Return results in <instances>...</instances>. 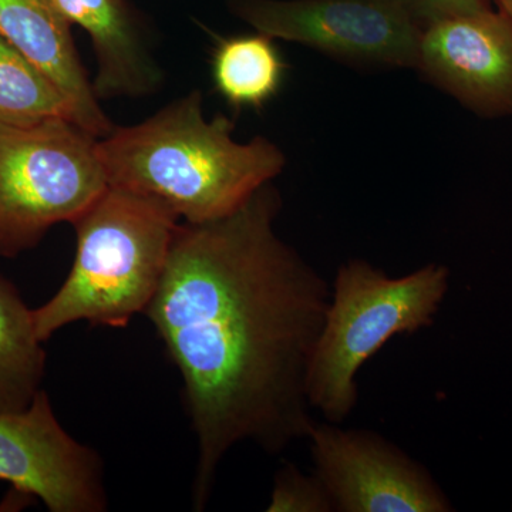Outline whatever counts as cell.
Here are the masks:
<instances>
[{
    "label": "cell",
    "mask_w": 512,
    "mask_h": 512,
    "mask_svg": "<svg viewBox=\"0 0 512 512\" xmlns=\"http://www.w3.org/2000/svg\"><path fill=\"white\" fill-rule=\"evenodd\" d=\"M281 208L269 183L225 217L181 222L144 312L183 379L197 511L237 444L281 454L315 423L306 376L332 291L279 237Z\"/></svg>",
    "instance_id": "obj_1"
},
{
    "label": "cell",
    "mask_w": 512,
    "mask_h": 512,
    "mask_svg": "<svg viewBox=\"0 0 512 512\" xmlns=\"http://www.w3.org/2000/svg\"><path fill=\"white\" fill-rule=\"evenodd\" d=\"M0 481L50 512L107 508L99 454L63 429L45 390L23 412L0 413Z\"/></svg>",
    "instance_id": "obj_8"
},
{
    "label": "cell",
    "mask_w": 512,
    "mask_h": 512,
    "mask_svg": "<svg viewBox=\"0 0 512 512\" xmlns=\"http://www.w3.org/2000/svg\"><path fill=\"white\" fill-rule=\"evenodd\" d=\"M32 311L15 285L0 276V413L23 412L42 390L46 352Z\"/></svg>",
    "instance_id": "obj_12"
},
{
    "label": "cell",
    "mask_w": 512,
    "mask_h": 512,
    "mask_svg": "<svg viewBox=\"0 0 512 512\" xmlns=\"http://www.w3.org/2000/svg\"><path fill=\"white\" fill-rule=\"evenodd\" d=\"M414 70L478 117H512V20L491 8L434 20Z\"/></svg>",
    "instance_id": "obj_9"
},
{
    "label": "cell",
    "mask_w": 512,
    "mask_h": 512,
    "mask_svg": "<svg viewBox=\"0 0 512 512\" xmlns=\"http://www.w3.org/2000/svg\"><path fill=\"white\" fill-rule=\"evenodd\" d=\"M313 474L336 512H450L429 471L380 434L313 423Z\"/></svg>",
    "instance_id": "obj_7"
},
{
    "label": "cell",
    "mask_w": 512,
    "mask_h": 512,
    "mask_svg": "<svg viewBox=\"0 0 512 512\" xmlns=\"http://www.w3.org/2000/svg\"><path fill=\"white\" fill-rule=\"evenodd\" d=\"M450 288V269L429 264L392 278L365 259L340 265L306 376L311 409L330 423L355 410L360 367L394 336L433 326Z\"/></svg>",
    "instance_id": "obj_4"
},
{
    "label": "cell",
    "mask_w": 512,
    "mask_h": 512,
    "mask_svg": "<svg viewBox=\"0 0 512 512\" xmlns=\"http://www.w3.org/2000/svg\"><path fill=\"white\" fill-rule=\"evenodd\" d=\"M99 140L69 119L0 124V255L36 247L53 225L73 224L109 190Z\"/></svg>",
    "instance_id": "obj_5"
},
{
    "label": "cell",
    "mask_w": 512,
    "mask_h": 512,
    "mask_svg": "<svg viewBox=\"0 0 512 512\" xmlns=\"http://www.w3.org/2000/svg\"><path fill=\"white\" fill-rule=\"evenodd\" d=\"M234 121L207 119L198 90L153 116L100 138L110 187L153 198L183 222L200 224L238 210L284 171L286 156L269 138H234Z\"/></svg>",
    "instance_id": "obj_2"
},
{
    "label": "cell",
    "mask_w": 512,
    "mask_h": 512,
    "mask_svg": "<svg viewBox=\"0 0 512 512\" xmlns=\"http://www.w3.org/2000/svg\"><path fill=\"white\" fill-rule=\"evenodd\" d=\"M180 221L153 198L109 187L73 222L72 271L50 301L33 309L37 338L45 343L79 320L126 328L134 315L146 312Z\"/></svg>",
    "instance_id": "obj_3"
},
{
    "label": "cell",
    "mask_w": 512,
    "mask_h": 512,
    "mask_svg": "<svg viewBox=\"0 0 512 512\" xmlns=\"http://www.w3.org/2000/svg\"><path fill=\"white\" fill-rule=\"evenodd\" d=\"M268 512H333L328 491L315 474L286 464L275 474Z\"/></svg>",
    "instance_id": "obj_15"
},
{
    "label": "cell",
    "mask_w": 512,
    "mask_h": 512,
    "mask_svg": "<svg viewBox=\"0 0 512 512\" xmlns=\"http://www.w3.org/2000/svg\"><path fill=\"white\" fill-rule=\"evenodd\" d=\"M498 10H501V12L505 13V15L508 16L512 20V0H508L507 3L503 6V8H500Z\"/></svg>",
    "instance_id": "obj_17"
},
{
    "label": "cell",
    "mask_w": 512,
    "mask_h": 512,
    "mask_svg": "<svg viewBox=\"0 0 512 512\" xmlns=\"http://www.w3.org/2000/svg\"><path fill=\"white\" fill-rule=\"evenodd\" d=\"M508 0H495V3H497L498 9L503 8L505 3H507Z\"/></svg>",
    "instance_id": "obj_18"
},
{
    "label": "cell",
    "mask_w": 512,
    "mask_h": 512,
    "mask_svg": "<svg viewBox=\"0 0 512 512\" xmlns=\"http://www.w3.org/2000/svg\"><path fill=\"white\" fill-rule=\"evenodd\" d=\"M0 37L56 84L74 123L94 137L114 130L100 106L72 35V23L52 0H0Z\"/></svg>",
    "instance_id": "obj_10"
},
{
    "label": "cell",
    "mask_w": 512,
    "mask_h": 512,
    "mask_svg": "<svg viewBox=\"0 0 512 512\" xmlns=\"http://www.w3.org/2000/svg\"><path fill=\"white\" fill-rule=\"evenodd\" d=\"M211 69L215 90L232 109L261 110L281 89L286 64L274 39L256 32L218 39Z\"/></svg>",
    "instance_id": "obj_13"
},
{
    "label": "cell",
    "mask_w": 512,
    "mask_h": 512,
    "mask_svg": "<svg viewBox=\"0 0 512 512\" xmlns=\"http://www.w3.org/2000/svg\"><path fill=\"white\" fill-rule=\"evenodd\" d=\"M255 32L357 67L416 69L421 26L397 0H228Z\"/></svg>",
    "instance_id": "obj_6"
},
{
    "label": "cell",
    "mask_w": 512,
    "mask_h": 512,
    "mask_svg": "<svg viewBox=\"0 0 512 512\" xmlns=\"http://www.w3.org/2000/svg\"><path fill=\"white\" fill-rule=\"evenodd\" d=\"M55 119L74 121L62 92L28 57L0 37V124L30 127Z\"/></svg>",
    "instance_id": "obj_14"
},
{
    "label": "cell",
    "mask_w": 512,
    "mask_h": 512,
    "mask_svg": "<svg viewBox=\"0 0 512 512\" xmlns=\"http://www.w3.org/2000/svg\"><path fill=\"white\" fill-rule=\"evenodd\" d=\"M414 20L426 28L434 20L490 8L487 0H397Z\"/></svg>",
    "instance_id": "obj_16"
},
{
    "label": "cell",
    "mask_w": 512,
    "mask_h": 512,
    "mask_svg": "<svg viewBox=\"0 0 512 512\" xmlns=\"http://www.w3.org/2000/svg\"><path fill=\"white\" fill-rule=\"evenodd\" d=\"M64 18L86 30L93 43L97 99L146 97L160 89L163 72L136 20L121 0H52Z\"/></svg>",
    "instance_id": "obj_11"
}]
</instances>
